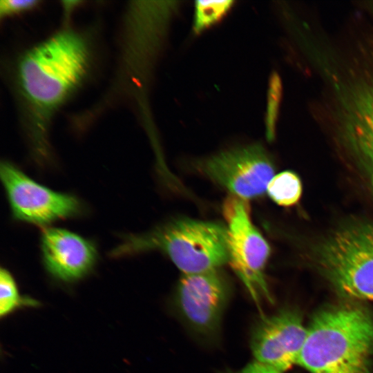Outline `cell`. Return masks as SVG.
Segmentation results:
<instances>
[{
    "instance_id": "obj_1",
    "label": "cell",
    "mask_w": 373,
    "mask_h": 373,
    "mask_svg": "<svg viewBox=\"0 0 373 373\" xmlns=\"http://www.w3.org/2000/svg\"><path fill=\"white\" fill-rule=\"evenodd\" d=\"M90 50L84 37L63 30L26 51L19 59L16 82L28 120L34 156L44 164L50 158L48 128L58 108L87 75Z\"/></svg>"
},
{
    "instance_id": "obj_7",
    "label": "cell",
    "mask_w": 373,
    "mask_h": 373,
    "mask_svg": "<svg viewBox=\"0 0 373 373\" xmlns=\"http://www.w3.org/2000/svg\"><path fill=\"white\" fill-rule=\"evenodd\" d=\"M197 170L244 200L261 196L274 176L270 155L260 144L220 152L200 160Z\"/></svg>"
},
{
    "instance_id": "obj_15",
    "label": "cell",
    "mask_w": 373,
    "mask_h": 373,
    "mask_svg": "<svg viewBox=\"0 0 373 373\" xmlns=\"http://www.w3.org/2000/svg\"><path fill=\"white\" fill-rule=\"evenodd\" d=\"M280 84L276 75L272 76L269 90V102L267 114V135L268 139H272L274 133L276 117V107L279 99Z\"/></svg>"
},
{
    "instance_id": "obj_12",
    "label": "cell",
    "mask_w": 373,
    "mask_h": 373,
    "mask_svg": "<svg viewBox=\"0 0 373 373\" xmlns=\"http://www.w3.org/2000/svg\"><path fill=\"white\" fill-rule=\"evenodd\" d=\"M267 192L277 204L290 207L296 204L302 194V184L294 172L286 171L274 175L269 182Z\"/></svg>"
},
{
    "instance_id": "obj_17",
    "label": "cell",
    "mask_w": 373,
    "mask_h": 373,
    "mask_svg": "<svg viewBox=\"0 0 373 373\" xmlns=\"http://www.w3.org/2000/svg\"><path fill=\"white\" fill-rule=\"evenodd\" d=\"M238 373H280L257 361L249 364Z\"/></svg>"
},
{
    "instance_id": "obj_5",
    "label": "cell",
    "mask_w": 373,
    "mask_h": 373,
    "mask_svg": "<svg viewBox=\"0 0 373 373\" xmlns=\"http://www.w3.org/2000/svg\"><path fill=\"white\" fill-rule=\"evenodd\" d=\"M318 265L334 287L352 299L373 300V224L343 227L317 253Z\"/></svg>"
},
{
    "instance_id": "obj_13",
    "label": "cell",
    "mask_w": 373,
    "mask_h": 373,
    "mask_svg": "<svg viewBox=\"0 0 373 373\" xmlns=\"http://www.w3.org/2000/svg\"><path fill=\"white\" fill-rule=\"evenodd\" d=\"M233 1H195L193 28L200 32L219 21L229 10Z\"/></svg>"
},
{
    "instance_id": "obj_6",
    "label": "cell",
    "mask_w": 373,
    "mask_h": 373,
    "mask_svg": "<svg viewBox=\"0 0 373 373\" xmlns=\"http://www.w3.org/2000/svg\"><path fill=\"white\" fill-rule=\"evenodd\" d=\"M223 213L229 264L256 303L261 297L272 301L264 274L270 247L252 223L247 202L231 195L224 204Z\"/></svg>"
},
{
    "instance_id": "obj_14",
    "label": "cell",
    "mask_w": 373,
    "mask_h": 373,
    "mask_svg": "<svg viewBox=\"0 0 373 373\" xmlns=\"http://www.w3.org/2000/svg\"><path fill=\"white\" fill-rule=\"evenodd\" d=\"M0 314L3 316L10 312L21 303L16 283L6 269L0 271Z\"/></svg>"
},
{
    "instance_id": "obj_11",
    "label": "cell",
    "mask_w": 373,
    "mask_h": 373,
    "mask_svg": "<svg viewBox=\"0 0 373 373\" xmlns=\"http://www.w3.org/2000/svg\"><path fill=\"white\" fill-rule=\"evenodd\" d=\"M41 248L46 268L62 280L82 277L97 260V251L93 242L63 229H44Z\"/></svg>"
},
{
    "instance_id": "obj_10",
    "label": "cell",
    "mask_w": 373,
    "mask_h": 373,
    "mask_svg": "<svg viewBox=\"0 0 373 373\" xmlns=\"http://www.w3.org/2000/svg\"><path fill=\"white\" fill-rule=\"evenodd\" d=\"M307 333L297 312L281 310L258 323L251 348L257 362L282 373L297 364Z\"/></svg>"
},
{
    "instance_id": "obj_3",
    "label": "cell",
    "mask_w": 373,
    "mask_h": 373,
    "mask_svg": "<svg viewBox=\"0 0 373 373\" xmlns=\"http://www.w3.org/2000/svg\"><path fill=\"white\" fill-rule=\"evenodd\" d=\"M152 250L165 254L183 274L219 269L229 262L227 227L217 222L181 218L149 232L124 235L110 255L119 258Z\"/></svg>"
},
{
    "instance_id": "obj_8",
    "label": "cell",
    "mask_w": 373,
    "mask_h": 373,
    "mask_svg": "<svg viewBox=\"0 0 373 373\" xmlns=\"http://www.w3.org/2000/svg\"><path fill=\"white\" fill-rule=\"evenodd\" d=\"M231 294V285L219 269L183 274L175 304L184 322L198 335L209 337L218 330Z\"/></svg>"
},
{
    "instance_id": "obj_16",
    "label": "cell",
    "mask_w": 373,
    "mask_h": 373,
    "mask_svg": "<svg viewBox=\"0 0 373 373\" xmlns=\"http://www.w3.org/2000/svg\"><path fill=\"white\" fill-rule=\"evenodd\" d=\"M39 2L36 0H2L0 1V15L3 17L32 10Z\"/></svg>"
},
{
    "instance_id": "obj_4",
    "label": "cell",
    "mask_w": 373,
    "mask_h": 373,
    "mask_svg": "<svg viewBox=\"0 0 373 373\" xmlns=\"http://www.w3.org/2000/svg\"><path fill=\"white\" fill-rule=\"evenodd\" d=\"M321 116L364 171L373 191V64L339 79Z\"/></svg>"
},
{
    "instance_id": "obj_2",
    "label": "cell",
    "mask_w": 373,
    "mask_h": 373,
    "mask_svg": "<svg viewBox=\"0 0 373 373\" xmlns=\"http://www.w3.org/2000/svg\"><path fill=\"white\" fill-rule=\"evenodd\" d=\"M372 354L373 316L343 305L314 316L297 364L309 373H370Z\"/></svg>"
},
{
    "instance_id": "obj_9",
    "label": "cell",
    "mask_w": 373,
    "mask_h": 373,
    "mask_svg": "<svg viewBox=\"0 0 373 373\" xmlns=\"http://www.w3.org/2000/svg\"><path fill=\"white\" fill-rule=\"evenodd\" d=\"M0 173L13 217L18 220L46 225L82 211L77 198L36 182L10 162H1Z\"/></svg>"
}]
</instances>
